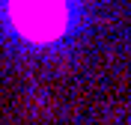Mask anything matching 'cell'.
<instances>
[{
	"label": "cell",
	"mask_w": 131,
	"mask_h": 125,
	"mask_svg": "<svg viewBox=\"0 0 131 125\" xmlns=\"http://www.w3.org/2000/svg\"><path fill=\"white\" fill-rule=\"evenodd\" d=\"M18 33L33 42H51L66 30V0H9Z\"/></svg>",
	"instance_id": "cell-1"
}]
</instances>
